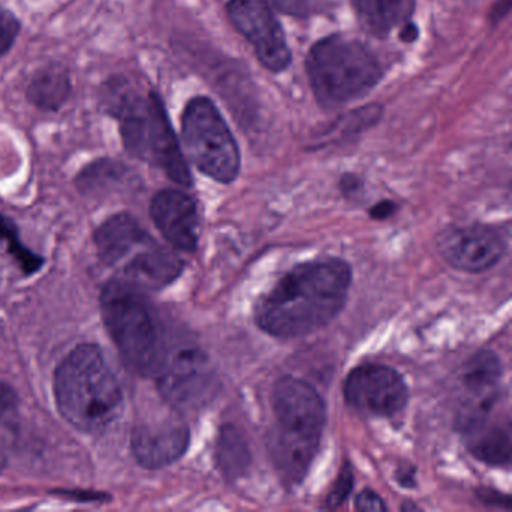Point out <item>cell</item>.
<instances>
[{"instance_id":"obj_15","label":"cell","mask_w":512,"mask_h":512,"mask_svg":"<svg viewBox=\"0 0 512 512\" xmlns=\"http://www.w3.org/2000/svg\"><path fill=\"white\" fill-rule=\"evenodd\" d=\"M155 226L170 245L182 251H194L199 244V214L188 194L179 190L160 191L151 203Z\"/></svg>"},{"instance_id":"obj_1","label":"cell","mask_w":512,"mask_h":512,"mask_svg":"<svg viewBox=\"0 0 512 512\" xmlns=\"http://www.w3.org/2000/svg\"><path fill=\"white\" fill-rule=\"evenodd\" d=\"M352 269L341 259L301 263L254 308L256 325L275 338H298L325 328L343 311Z\"/></svg>"},{"instance_id":"obj_8","label":"cell","mask_w":512,"mask_h":512,"mask_svg":"<svg viewBox=\"0 0 512 512\" xmlns=\"http://www.w3.org/2000/svg\"><path fill=\"white\" fill-rule=\"evenodd\" d=\"M122 139L130 154L160 167L173 182L191 187L190 169L158 97L134 101L122 122Z\"/></svg>"},{"instance_id":"obj_5","label":"cell","mask_w":512,"mask_h":512,"mask_svg":"<svg viewBox=\"0 0 512 512\" xmlns=\"http://www.w3.org/2000/svg\"><path fill=\"white\" fill-rule=\"evenodd\" d=\"M101 314L119 353L140 376H155L166 361L163 329L139 287L113 280L101 293Z\"/></svg>"},{"instance_id":"obj_19","label":"cell","mask_w":512,"mask_h":512,"mask_svg":"<svg viewBox=\"0 0 512 512\" xmlns=\"http://www.w3.org/2000/svg\"><path fill=\"white\" fill-rule=\"evenodd\" d=\"M71 86L68 74L61 68L41 71L29 88V98L41 109L56 110L67 101Z\"/></svg>"},{"instance_id":"obj_27","label":"cell","mask_w":512,"mask_h":512,"mask_svg":"<svg viewBox=\"0 0 512 512\" xmlns=\"http://www.w3.org/2000/svg\"><path fill=\"white\" fill-rule=\"evenodd\" d=\"M395 209H397L395 203L383 200V202L377 203V205L370 209V215L374 220H386V218L394 214Z\"/></svg>"},{"instance_id":"obj_28","label":"cell","mask_w":512,"mask_h":512,"mask_svg":"<svg viewBox=\"0 0 512 512\" xmlns=\"http://www.w3.org/2000/svg\"><path fill=\"white\" fill-rule=\"evenodd\" d=\"M395 478H397V481L400 482V485H403V487H415V467H400L397 473H395Z\"/></svg>"},{"instance_id":"obj_20","label":"cell","mask_w":512,"mask_h":512,"mask_svg":"<svg viewBox=\"0 0 512 512\" xmlns=\"http://www.w3.org/2000/svg\"><path fill=\"white\" fill-rule=\"evenodd\" d=\"M19 400L13 388L0 383V472L10 461L19 434Z\"/></svg>"},{"instance_id":"obj_17","label":"cell","mask_w":512,"mask_h":512,"mask_svg":"<svg viewBox=\"0 0 512 512\" xmlns=\"http://www.w3.org/2000/svg\"><path fill=\"white\" fill-rule=\"evenodd\" d=\"M217 460L227 478H238L250 466V448L235 425H224L218 437Z\"/></svg>"},{"instance_id":"obj_23","label":"cell","mask_w":512,"mask_h":512,"mask_svg":"<svg viewBox=\"0 0 512 512\" xmlns=\"http://www.w3.org/2000/svg\"><path fill=\"white\" fill-rule=\"evenodd\" d=\"M353 484H355V478H353L352 467L349 463H346L341 469L337 481L334 482V487H332L328 499H326L328 508H338V506L343 505L352 493Z\"/></svg>"},{"instance_id":"obj_14","label":"cell","mask_w":512,"mask_h":512,"mask_svg":"<svg viewBox=\"0 0 512 512\" xmlns=\"http://www.w3.org/2000/svg\"><path fill=\"white\" fill-rule=\"evenodd\" d=\"M190 430L179 419L142 421L133 428L131 446L134 457L148 469L169 466L187 452Z\"/></svg>"},{"instance_id":"obj_25","label":"cell","mask_w":512,"mask_h":512,"mask_svg":"<svg viewBox=\"0 0 512 512\" xmlns=\"http://www.w3.org/2000/svg\"><path fill=\"white\" fill-rule=\"evenodd\" d=\"M355 508L362 512H385L386 505L383 502L382 497L376 493V491L362 490L361 493L356 496Z\"/></svg>"},{"instance_id":"obj_24","label":"cell","mask_w":512,"mask_h":512,"mask_svg":"<svg viewBox=\"0 0 512 512\" xmlns=\"http://www.w3.org/2000/svg\"><path fill=\"white\" fill-rule=\"evenodd\" d=\"M20 23L10 13H0V58L7 55L19 35Z\"/></svg>"},{"instance_id":"obj_4","label":"cell","mask_w":512,"mask_h":512,"mask_svg":"<svg viewBox=\"0 0 512 512\" xmlns=\"http://www.w3.org/2000/svg\"><path fill=\"white\" fill-rule=\"evenodd\" d=\"M308 82L319 106L340 109L370 94L382 80L379 59L362 41L329 35L308 53Z\"/></svg>"},{"instance_id":"obj_16","label":"cell","mask_w":512,"mask_h":512,"mask_svg":"<svg viewBox=\"0 0 512 512\" xmlns=\"http://www.w3.org/2000/svg\"><path fill=\"white\" fill-rule=\"evenodd\" d=\"M362 28L370 35L385 38L395 29L412 23L416 0H350Z\"/></svg>"},{"instance_id":"obj_21","label":"cell","mask_w":512,"mask_h":512,"mask_svg":"<svg viewBox=\"0 0 512 512\" xmlns=\"http://www.w3.org/2000/svg\"><path fill=\"white\" fill-rule=\"evenodd\" d=\"M0 239H5L8 242L11 254L14 259L22 266L26 274H34L35 271L43 265V259L38 257L37 254L29 251L25 245L20 242L19 233H17L16 224L10 218L0 215Z\"/></svg>"},{"instance_id":"obj_2","label":"cell","mask_w":512,"mask_h":512,"mask_svg":"<svg viewBox=\"0 0 512 512\" xmlns=\"http://www.w3.org/2000/svg\"><path fill=\"white\" fill-rule=\"evenodd\" d=\"M275 422L269 437L272 463L284 481L299 484L319 451L326 406L319 392L296 377H281L272 391Z\"/></svg>"},{"instance_id":"obj_13","label":"cell","mask_w":512,"mask_h":512,"mask_svg":"<svg viewBox=\"0 0 512 512\" xmlns=\"http://www.w3.org/2000/svg\"><path fill=\"white\" fill-rule=\"evenodd\" d=\"M500 379L502 364L491 350H481L464 364L463 385L467 397L455 421L458 431L472 436L484 427L488 413L499 398Z\"/></svg>"},{"instance_id":"obj_3","label":"cell","mask_w":512,"mask_h":512,"mask_svg":"<svg viewBox=\"0 0 512 512\" xmlns=\"http://www.w3.org/2000/svg\"><path fill=\"white\" fill-rule=\"evenodd\" d=\"M55 395L62 416L85 433L106 430L124 401L118 379L94 344H80L61 362Z\"/></svg>"},{"instance_id":"obj_12","label":"cell","mask_w":512,"mask_h":512,"mask_svg":"<svg viewBox=\"0 0 512 512\" xmlns=\"http://www.w3.org/2000/svg\"><path fill=\"white\" fill-rule=\"evenodd\" d=\"M436 244L452 268L470 274L493 268L506 253L502 233L481 224L448 227L437 235Z\"/></svg>"},{"instance_id":"obj_11","label":"cell","mask_w":512,"mask_h":512,"mask_svg":"<svg viewBox=\"0 0 512 512\" xmlns=\"http://www.w3.org/2000/svg\"><path fill=\"white\" fill-rule=\"evenodd\" d=\"M347 403L365 415L392 418L406 409L409 389L394 368L367 364L350 371L343 386Z\"/></svg>"},{"instance_id":"obj_9","label":"cell","mask_w":512,"mask_h":512,"mask_svg":"<svg viewBox=\"0 0 512 512\" xmlns=\"http://www.w3.org/2000/svg\"><path fill=\"white\" fill-rule=\"evenodd\" d=\"M227 16L266 70L280 74L290 67L292 52L268 0H230Z\"/></svg>"},{"instance_id":"obj_6","label":"cell","mask_w":512,"mask_h":512,"mask_svg":"<svg viewBox=\"0 0 512 512\" xmlns=\"http://www.w3.org/2000/svg\"><path fill=\"white\" fill-rule=\"evenodd\" d=\"M95 244L100 259L134 286L163 289L184 269L181 259L158 244L131 215L104 221L95 233Z\"/></svg>"},{"instance_id":"obj_26","label":"cell","mask_w":512,"mask_h":512,"mask_svg":"<svg viewBox=\"0 0 512 512\" xmlns=\"http://www.w3.org/2000/svg\"><path fill=\"white\" fill-rule=\"evenodd\" d=\"M476 496H478L482 502L487 503V505L503 506V508L506 509L511 508L509 497L503 496L499 491L490 490V488H481V490L476 491Z\"/></svg>"},{"instance_id":"obj_10","label":"cell","mask_w":512,"mask_h":512,"mask_svg":"<svg viewBox=\"0 0 512 512\" xmlns=\"http://www.w3.org/2000/svg\"><path fill=\"white\" fill-rule=\"evenodd\" d=\"M157 379L161 395L178 409L199 406L214 391V374L208 356L193 344L167 349L166 361Z\"/></svg>"},{"instance_id":"obj_29","label":"cell","mask_w":512,"mask_h":512,"mask_svg":"<svg viewBox=\"0 0 512 512\" xmlns=\"http://www.w3.org/2000/svg\"><path fill=\"white\" fill-rule=\"evenodd\" d=\"M401 509H403V511H409V509H412V511H416V509H419V508H418V506L415 505V503L407 502V503H404L403 506H401Z\"/></svg>"},{"instance_id":"obj_7","label":"cell","mask_w":512,"mask_h":512,"mask_svg":"<svg viewBox=\"0 0 512 512\" xmlns=\"http://www.w3.org/2000/svg\"><path fill=\"white\" fill-rule=\"evenodd\" d=\"M182 142L191 163L208 178L232 184L241 172V151L214 101L196 97L182 115Z\"/></svg>"},{"instance_id":"obj_22","label":"cell","mask_w":512,"mask_h":512,"mask_svg":"<svg viewBox=\"0 0 512 512\" xmlns=\"http://www.w3.org/2000/svg\"><path fill=\"white\" fill-rule=\"evenodd\" d=\"M272 4L286 16L308 19L331 10L335 0H272Z\"/></svg>"},{"instance_id":"obj_18","label":"cell","mask_w":512,"mask_h":512,"mask_svg":"<svg viewBox=\"0 0 512 512\" xmlns=\"http://www.w3.org/2000/svg\"><path fill=\"white\" fill-rule=\"evenodd\" d=\"M473 442L470 443V454L476 460L490 466H508L511 463V433L509 428L502 425L476 431L472 434Z\"/></svg>"}]
</instances>
